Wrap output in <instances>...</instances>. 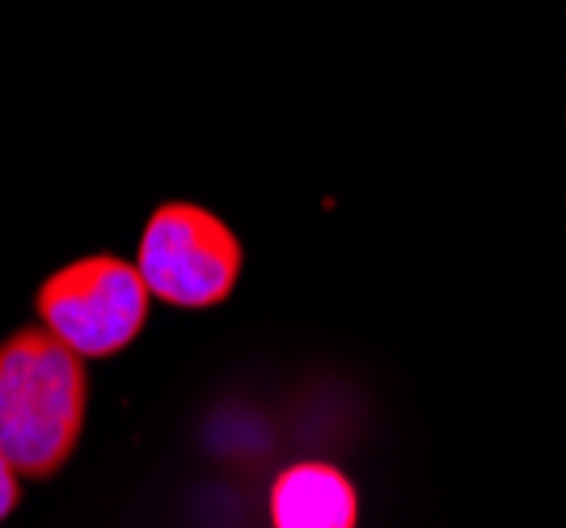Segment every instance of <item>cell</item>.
Segmentation results:
<instances>
[{"mask_svg": "<svg viewBox=\"0 0 566 528\" xmlns=\"http://www.w3.org/2000/svg\"><path fill=\"white\" fill-rule=\"evenodd\" d=\"M90 372L43 326L0 342V456L18 478H51L85 432Z\"/></svg>", "mask_w": 566, "mask_h": 528, "instance_id": "1", "label": "cell"}, {"mask_svg": "<svg viewBox=\"0 0 566 528\" xmlns=\"http://www.w3.org/2000/svg\"><path fill=\"white\" fill-rule=\"evenodd\" d=\"M148 288L136 263L115 254H90L60 266L39 288L43 330L55 335L81 360L123 351L148 321Z\"/></svg>", "mask_w": 566, "mask_h": 528, "instance_id": "2", "label": "cell"}, {"mask_svg": "<svg viewBox=\"0 0 566 528\" xmlns=\"http://www.w3.org/2000/svg\"><path fill=\"white\" fill-rule=\"evenodd\" d=\"M241 241L220 217L195 203H166L144 224L140 271L148 296L178 309H212L237 288L241 275Z\"/></svg>", "mask_w": 566, "mask_h": 528, "instance_id": "3", "label": "cell"}, {"mask_svg": "<svg viewBox=\"0 0 566 528\" xmlns=\"http://www.w3.org/2000/svg\"><path fill=\"white\" fill-rule=\"evenodd\" d=\"M271 525L275 528H355L359 495L352 478L331 461L287 465L271 482Z\"/></svg>", "mask_w": 566, "mask_h": 528, "instance_id": "4", "label": "cell"}, {"mask_svg": "<svg viewBox=\"0 0 566 528\" xmlns=\"http://www.w3.org/2000/svg\"><path fill=\"white\" fill-rule=\"evenodd\" d=\"M18 499H22V486H18V469L0 456V520L4 516H13V507H18Z\"/></svg>", "mask_w": 566, "mask_h": 528, "instance_id": "5", "label": "cell"}]
</instances>
